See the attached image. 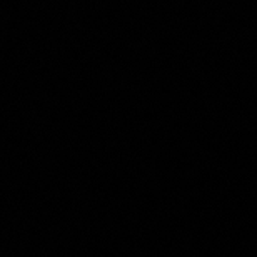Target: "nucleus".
Listing matches in <instances>:
<instances>
[]
</instances>
